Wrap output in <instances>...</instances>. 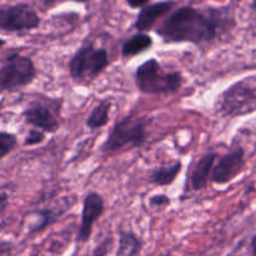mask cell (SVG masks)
Wrapping results in <instances>:
<instances>
[{"label":"cell","mask_w":256,"mask_h":256,"mask_svg":"<svg viewBox=\"0 0 256 256\" xmlns=\"http://www.w3.org/2000/svg\"><path fill=\"white\" fill-rule=\"evenodd\" d=\"M142 249V242L132 232H119L116 256H138Z\"/></svg>","instance_id":"cell-14"},{"label":"cell","mask_w":256,"mask_h":256,"mask_svg":"<svg viewBox=\"0 0 256 256\" xmlns=\"http://www.w3.org/2000/svg\"><path fill=\"white\" fill-rule=\"evenodd\" d=\"M0 106H2V104H0Z\"/></svg>","instance_id":"cell-29"},{"label":"cell","mask_w":256,"mask_h":256,"mask_svg":"<svg viewBox=\"0 0 256 256\" xmlns=\"http://www.w3.org/2000/svg\"><path fill=\"white\" fill-rule=\"evenodd\" d=\"M112 246H114V242H112V238H106V239L102 240L99 245L94 249L92 254L90 256H106L112 252Z\"/></svg>","instance_id":"cell-19"},{"label":"cell","mask_w":256,"mask_h":256,"mask_svg":"<svg viewBox=\"0 0 256 256\" xmlns=\"http://www.w3.org/2000/svg\"><path fill=\"white\" fill-rule=\"evenodd\" d=\"M246 165V152L242 146L238 145L234 150L222 155L212 166L210 180L214 184L224 185L232 182L238 175L242 174Z\"/></svg>","instance_id":"cell-8"},{"label":"cell","mask_w":256,"mask_h":256,"mask_svg":"<svg viewBox=\"0 0 256 256\" xmlns=\"http://www.w3.org/2000/svg\"><path fill=\"white\" fill-rule=\"evenodd\" d=\"M38 70L29 56L12 52L0 64V92L22 89L34 82Z\"/></svg>","instance_id":"cell-6"},{"label":"cell","mask_w":256,"mask_h":256,"mask_svg":"<svg viewBox=\"0 0 256 256\" xmlns=\"http://www.w3.org/2000/svg\"><path fill=\"white\" fill-rule=\"evenodd\" d=\"M256 112V75L234 82L219 96L216 112L225 119L245 116Z\"/></svg>","instance_id":"cell-2"},{"label":"cell","mask_w":256,"mask_h":256,"mask_svg":"<svg viewBox=\"0 0 256 256\" xmlns=\"http://www.w3.org/2000/svg\"><path fill=\"white\" fill-rule=\"evenodd\" d=\"M12 249V245L10 244V242H0V256L10 254Z\"/></svg>","instance_id":"cell-23"},{"label":"cell","mask_w":256,"mask_h":256,"mask_svg":"<svg viewBox=\"0 0 256 256\" xmlns=\"http://www.w3.org/2000/svg\"><path fill=\"white\" fill-rule=\"evenodd\" d=\"M174 6V2H149L142 9H140L136 16V22H135V28L139 30V32H149L155 26L158 20L164 15L169 14Z\"/></svg>","instance_id":"cell-11"},{"label":"cell","mask_w":256,"mask_h":256,"mask_svg":"<svg viewBox=\"0 0 256 256\" xmlns=\"http://www.w3.org/2000/svg\"><path fill=\"white\" fill-rule=\"evenodd\" d=\"M45 140V132L42 130L38 129H32L28 134L26 139H25V145L28 146H32V145H38L40 142H42Z\"/></svg>","instance_id":"cell-20"},{"label":"cell","mask_w":256,"mask_h":256,"mask_svg":"<svg viewBox=\"0 0 256 256\" xmlns=\"http://www.w3.org/2000/svg\"><path fill=\"white\" fill-rule=\"evenodd\" d=\"M235 25L234 12L230 8L180 6L170 12L156 29V34L165 42L204 44L216 39L222 32Z\"/></svg>","instance_id":"cell-1"},{"label":"cell","mask_w":256,"mask_h":256,"mask_svg":"<svg viewBox=\"0 0 256 256\" xmlns=\"http://www.w3.org/2000/svg\"><path fill=\"white\" fill-rule=\"evenodd\" d=\"M104 199L99 192H92L85 196L84 202H82V222H80L79 232L76 235L78 242H82V244L89 242L94 224L104 214Z\"/></svg>","instance_id":"cell-9"},{"label":"cell","mask_w":256,"mask_h":256,"mask_svg":"<svg viewBox=\"0 0 256 256\" xmlns=\"http://www.w3.org/2000/svg\"><path fill=\"white\" fill-rule=\"evenodd\" d=\"M109 64L110 58L106 49L96 48L92 42H85L70 59L69 74L75 82L90 84Z\"/></svg>","instance_id":"cell-5"},{"label":"cell","mask_w":256,"mask_h":256,"mask_svg":"<svg viewBox=\"0 0 256 256\" xmlns=\"http://www.w3.org/2000/svg\"><path fill=\"white\" fill-rule=\"evenodd\" d=\"M110 110H112V102L108 99L102 100L86 119V126L90 130H96L100 128H104L109 122L110 119Z\"/></svg>","instance_id":"cell-16"},{"label":"cell","mask_w":256,"mask_h":256,"mask_svg":"<svg viewBox=\"0 0 256 256\" xmlns=\"http://www.w3.org/2000/svg\"><path fill=\"white\" fill-rule=\"evenodd\" d=\"M252 8H254V9H256V2H252Z\"/></svg>","instance_id":"cell-27"},{"label":"cell","mask_w":256,"mask_h":256,"mask_svg":"<svg viewBox=\"0 0 256 256\" xmlns=\"http://www.w3.org/2000/svg\"><path fill=\"white\" fill-rule=\"evenodd\" d=\"M182 169V162L178 160L176 162H174L172 165H169V166H160L154 169L150 172L149 179L152 184L158 185V186H166V185L172 184L175 182V179L180 174Z\"/></svg>","instance_id":"cell-15"},{"label":"cell","mask_w":256,"mask_h":256,"mask_svg":"<svg viewBox=\"0 0 256 256\" xmlns=\"http://www.w3.org/2000/svg\"><path fill=\"white\" fill-rule=\"evenodd\" d=\"M164 256H169V255H164Z\"/></svg>","instance_id":"cell-28"},{"label":"cell","mask_w":256,"mask_h":256,"mask_svg":"<svg viewBox=\"0 0 256 256\" xmlns=\"http://www.w3.org/2000/svg\"><path fill=\"white\" fill-rule=\"evenodd\" d=\"M252 256H256V234L252 239Z\"/></svg>","instance_id":"cell-25"},{"label":"cell","mask_w":256,"mask_h":256,"mask_svg":"<svg viewBox=\"0 0 256 256\" xmlns=\"http://www.w3.org/2000/svg\"><path fill=\"white\" fill-rule=\"evenodd\" d=\"M42 19L29 4L19 2L0 8V30L8 32H30L39 28Z\"/></svg>","instance_id":"cell-7"},{"label":"cell","mask_w":256,"mask_h":256,"mask_svg":"<svg viewBox=\"0 0 256 256\" xmlns=\"http://www.w3.org/2000/svg\"><path fill=\"white\" fill-rule=\"evenodd\" d=\"M18 146V139L14 134L6 132H0V160L12 152Z\"/></svg>","instance_id":"cell-18"},{"label":"cell","mask_w":256,"mask_h":256,"mask_svg":"<svg viewBox=\"0 0 256 256\" xmlns=\"http://www.w3.org/2000/svg\"><path fill=\"white\" fill-rule=\"evenodd\" d=\"M179 72H165L156 59H149L138 66L135 84L144 94H174L182 86Z\"/></svg>","instance_id":"cell-4"},{"label":"cell","mask_w":256,"mask_h":256,"mask_svg":"<svg viewBox=\"0 0 256 256\" xmlns=\"http://www.w3.org/2000/svg\"><path fill=\"white\" fill-rule=\"evenodd\" d=\"M216 152H208L196 162L192 172V176H190L192 190L202 192V190H204L208 186L210 174H212V166H214L215 162H216Z\"/></svg>","instance_id":"cell-12"},{"label":"cell","mask_w":256,"mask_h":256,"mask_svg":"<svg viewBox=\"0 0 256 256\" xmlns=\"http://www.w3.org/2000/svg\"><path fill=\"white\" fill-rule=\"evenodd\" d=\"M170 204V198L164 194H156L149 199V205L152 209H162Z\"/></svg>","instance_id":"cell-21"},{"label":"cell","mask_w":256,"mask_h":256,"mask_svg":"<svg viewBox=\"0 0 256 256\" xmlns=\"http://www.w3.org/2000/svg\"><path fill=\"white\" fill-rule=\"evenodd\" d=\"M150 119L146 115H130L115 122L102 145V152L112 154L124 149L139 148L146 140Z\"/></svg>","instance_id":"cell-3"},{"label":"cell","mask_w":256,"mask_h":256,"mask_svg":"<svg viewBox=\"0 0 256 256\" xmlns=\"http://www.w3.org/2000/svg\"><path fill=\"white\" fill-rule=\"evenodd\" d=\"M149 0H144V2H132V0H129V2H128V5H129L130 8H132V9H138V8H139V9H142V8H144L145 5L149 4Z\"/></svg>","instance_id":"cell-24"},{"label":"cell","mask_w":256,"mask_h":256,"mask_svg":"<svg viewBox=\"0 0 256 256\" xmlns=\"http://www.w3.org/2000/svg\"><path fill=\"white\" fill-rule=\"evenodd\" d=\"M26 124L44 132H55L60 126L56 114L48 105L34 104L22 112Z\"/></svg>","instance_id":"cell-10"},{"label":"cell","mask_w":256,"mask_h":256,"mask_svg":"<svg viewBox=\"0 0 256 256\" xmlns=\"http://www.w3.org/2000/svg\"><path fill=\"white\" fill-rule=\"evenodd\" d=\"M152 46V38L146 32H136L128 38L122 46V55L124 58H132L146 52Z\"/></svg>","instance_id":"cell-13"},{"label":"cell","mask_w":256,"mask_h":256,"mask_svg":"<svg viewBox=\"0 0 256 256\" xmlns=\"http://www.w3.org/2000/svg\"><path fill=\"white\" fill-rule=\"evenodd\" d=\"M8 205H9V196H8L6 192H0V218L5 212Z\"/></svg>","instance_id":"cell-22"},{"label":"cell","mask_w":256,"mask_h":256,"mask_svg":"<svg viewBox=\"0 0 256 256\" xmlns=\"http://www.w3.org/2000/svg\"><path fill=\"white\" fill-rule=\"evenodd\" d=\"M5 42H5L4 39H2V38H0V48H2V46H4V45H5Z\"/></svg>","instance_id":"cell-26"},{"label":"cell","mask_w":256,"mask_h":256,"mask_svg":"<svg viewBox=\"0 0 256 256\" xmlns=\"http://www.w3.org/2000/svg\"><path fill=\"white\" fill-rule=\"evenodd\" d=\"M65 210H60V209H44L40 210V212H35V215L39 218V222L36 225L32 228V234H35L38 232H42V229H45L46 226H50L54 222H58L60 216L64 214Z\"/></svg>","instance_id":"cell-17"}]
</instances>
